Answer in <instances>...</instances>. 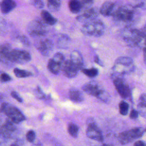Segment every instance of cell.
I'll return each mask as SVG.
<instances>
[{
	"instance_id": "obj_11",
	"label": "cell",
	"mask_w": 146,
	"mask_h": 146,
	"mask_svg": "<svg viewBox=\"0 0 146 146\" xmlns=\"http://www.w3.org/2000/svg\"><path fill=\"white\" fill-rule=\"evenodd\" d=\"M36 47L42 55L47 56L52 51L54 43L49 39H41L36 42Z\"/></svg>"
},
{
	"instance_id": "obj_3",
	"label": "cell",
	"mask_w": 146,
	"mask_h": 146,
	"mask_svg": "<svg viewBox=\"0 0 146 146\" xmlns=\"http://www.w3.org/2000/svg\"><path fill=\"white\" fill-rule=\"evenodd\" d=\"M80 30L84 35L98 37L103 34L104 25L100 21L93 20L85 23Z\"/></svg>"
},
{
	"instance_id": "obj_35",
	"label": "cell",
	"mask_w": 146,
	"mask_h": 146,
	"mask_svg": "<svg viewBox=\"0 0 146 146\" xmlns=\"http://www.w3.org/2000/svg\"><path fill=\"white\" fill-rule=\"evenodd\" d=\"M83 9L90 8L94 3V0H82L80 2Z\"/></svg>"
},
{
	"instance_id": "obj_30",
	"label": "cell",
	"mask_w": 146,
	"mask_h": 146,
	"mask_svg": "<svg viewBox=\"0 0 146 146\" xmlns=\"http://www.w3.org/2000/svg\"><path fill=\"white\" fill-rule=\"evenodd\" d=\"M97 98L105 103H108L110 100V95L108 92L103 90L98 95Z\"/></svg>"
},
{
	"instance_id": "obj_33",
	"label": "cell",
	"mask_w": 146,
	"mask_h": 146,
	"mask_svg": "<svg viewBox=\"0 0 146 146\" xmlns=\"http://www.w3.org/2000/svg\"><path fill=\"white\" fill-rule=\"evenodd\" d=\"M52 59L55 60V61L59 62L60 64H62L64 62V55L60 53V52H56L55 54V55L53 56Z\"/></svg>"
},
{
	"instance_id": "obj_34",
	"label": "cell",
	"mask_w": 146,
	"mask_h": 146,
	"mask_svg": "<svg viewBox=\"0 0 146 146\" xmlns=\"http://www.w3.org/2000/svg\"><path fill=\"white\" fill-rule=\"evenodd\" d=\"M30 2L37 9H42L44 6L43 0H30Z\"/></svg>"
},
{
	"instance_id": "obj_31",
	"label": "cell",
	"mask_w": 146,
	"mask_h": 146,
	"mask_svg": "<svg viewBox=\"0 0 146 146\" xmlns=\"http://www.w3.org/2000/svg\"><path fill=\"white\" fill-rule=\"evenodd\" d=\"M137 110L139 114L142 117L146 118V104L139 102L137 105Z\"/></svg>"
},
{
	"instance_id": "obj_32",
	"label": "cell",
	"mask_w": 146,
	"mask_h": 146,
	"mask_svg": "<svg viewBox=\"0 0 146 146\" xmlns=\"http://www.w3.org/2000/svg\"><path fill=\"white\" fill-rule=\"evenodd\" d=\"M35 137H36V134L35 132L33 130L29 131L26 135V138L27 140L30 143L34 142L35 139Z\"/></svg>"
},
{
	"instance_id": "obj_42",
	"label": "cell",
	"mask_w": 146,
	"mask_h": 146,
	"mask_svg": "<svg viewBox=\"0 0 146 146\" xmlns=\"http://www.w3.org/2000/svg\"><path fill=\"white\" fill-rule=\"evenodd\" d=\"M134 145H135V146H145L146 144L143 141L139 140V141H137L136 142H135L134 143Z\"/></svg>"
},
{
	"instance_id": "obj_1",
	"label": "cell",
	"mask_w": 146,
	"mask_h": 146,
	"mask_svg": "<svg viewBox=\"0 0 146 146\" xmlns=\"http://www.w3.org/2000/svg\"><path fill=\"white\" fill-rule=\"evenodd\" d=\"M124 39L131 47H138L143 50L146 48V32L132 29L125 33Z\"/></svg>"
},
{
	"instance_id": "obj_22",
	"label": "cell",
	"mask_w": 146,
	"mask_h": 146,
	"mask_svg": "<svg viewBox=\"0 0 146 146\" xmlns=\"http://www.w3.org/2000/svg\"><path fill=\"white\" fill-rule=\"evenodd\" d=\"M40 15L43 21L46 25H54L57 22V19L46 10H42L40 13Z\"/></svg>"
},
{
	"instance_id": "obj_4",
	"label": "cell",
	"mask_w": 146,
	"mask_h": 146,
	"mask_svg": "<svg viewBox=\"0 0 146 146\" xmlns=\"http://www.w3.org/2000/svg\"><path fill=\"white\" fill-rule=\"evenodd\" d=\"M0 110L15 124L20 123L26 119L25 115L18 108L7 103H3L1 105Z\"/></svg>"
},
{
	"instance_id": "obj_24",
	"label": "cell",
	"mask_w": 146,
	"mask_h": 146,
	"mask_svg": "<svg viewBox=\"0 0 146 146\" xmlns=\"http://www.w3.org/2000/svg\"><path fill=\"white\" fill-rule=\"evenodd\" d=\"M47 7L52 12H56L60 8V0H47Z\"/></svg>"
},
{
	"instance_id": "obj_16",
	"label": "cell",
	"mask_w": 146,
	"mask_h": 146,
	"mask_svg": "<svg viewBox=\"0 0 146 146\" xmlns=\"http://www.w3.org/2000/svg\"><path fill=\"white\" fill-rule=\"evenodd\" d=\"M11 50V48L9 44H0V62L4 63H10V53Z\"/></svg>"
},
{
	"instance_id": "obj_14",
	"label": "cell",
	"mask_w": 146,
	"mask_h": 146,
	"mask_svg": "<svg viewBox=\"0 0 146 146\" xmlns=\"http://www.w3.org/2000/svg\"><path fill=\"white\" fill-rule=\"evenodd\" d=\"M17 127L15 123L11 121L10 119H7L2 124L1 135L4 137H10L16 131Z\"/></svg>"
},
{
	"instance_id": "obj_17",
	"label": "cell",
	"mask_w": 146,
	"mask_h": 146,
	"mask_svg": "<svg viewBox=\"0 0 146 146\" xmlns=\"http://www.w3.org/2000/svg\"><path fill=\"white\" fill-rule=\"evenodd\" d=\"M70 61L79 70H81L83 65V59L80 53L78 51H73L70 55Z\"/></svg>"
},
{
	"instance_id": "obj_29",
	"label": "cell",
	"mask_w": 146,
	"mask_h": 146,
	"mask_svg": "<svg viewBox=\"0 0 146 146\" xmlns=\"http://www.w3.org/2000/svg\"><path fill=\"white\" fill-rule=\"evenodd\" d=\"M119 112L122 115H126L129 110V105L125 101H121L119 105Z\"/></svg>"
},
{
	"instance_id": "obj_20",
	"label": "cell",
	"mask_w": 146,
	"mask_h": 146,
	"mask_svg": "<svg viewBox=\"0 0 146 146\" xmlns=\"http://www.w3.org/2000/svg\"><path fill=\"white\" fill-rule=\"evenodd\" d=\"M69 97L75 103H80L84 100L83 94L79 90L75 88H71L69 90Z\"/></svg>"
},
{
	"instance_id": "obj_38",
	"label": "cell",
	"mask_w": 146,
	"mask_h": 146,
	"mask_svg": "<svg viewBox=\"0 0 146 146\" xmlns=\"http://www.w3.org/2000/svg\"><path fill=\"white\" fill-rule=\"evenodd\" d=\"M11 96H12V98H13L14 99H15L17 101H18V102L22 103L23 102V99L19 95V94L15 92V91H12L11 92Z\"/></svg>"
},
{
	"instance_id": "obj_43",
	"label": "cell",
	"mask_w": 146,
	"mask_h": 146,
	"mask_svg": "<svg viewBox=\"0 0 146 146\" xmlns=\"http://www.w3.org/2000/svg\"><path fill=\"white\" fill-rule=\"evenodd\" d=\"M143 56H144V61L146 64V48L143 50Z\"/></svg>"
},
{
	"instance_id": "obj_6",
	"label": "cell",
	"mask_w": 146,
	"mask_h": 146,
	"mask_svg": "<svg viewBox=\"0 0 146 146\" xmlns=\"http://www.w3.org/2000/svg\"><path fill=\"white\" fill-rule=\"evenodd\" d=\"M27 31L31 36H43L47 33V27L46 24L43 21L35 19L29 23L27 27Z\"/></svg>"
},
{
	"instance_id": "obj_40",
	"label": "cell",
	"mask_w": 146,
	"mask_h": 146,
	"mask_svg": "<svg viewBox=\"0 0 146 146\" xmlns=\"http://www.w3.org/2000/svg\"><path fill=\"white\" fill-rule=\"evenodd\" d=\"M138 116H139V112H138V111L137 110H132L131 111V113H130V115H129V117L131 119H136V118L138 117Z\"/></svg>"
},
{
	"instance_id": "obj_25",
	"label": "cell",
	"mask_w": 146,
	"mask_h": 146,
	"mask_svg": "<svg viewBox=\"0 0 146 146\" xmlns=\"http://www.w3.org/2000/svg\"><path fill=\"white\" fill-rule=\"evenodd\" d=\"M14 73L15 76L19 78H27L33 75V74L31 72L28 71L27 70H21L18 68H15L14 70Z\"/></svg>"
},
{
	"instance_id": "obj_27",
	"label": "cell",
	"mask_w": 146,
	"mask_h": 146,
	"mask_svg": "<svg viewBox=\"0 0 146 146\" xmlns=\"http://www.w3.org/2000/svg\"><path fill=\"white\" fill-rule=\"evenodd\" d=\"M68 132L69 134L72 136L74 138H76L78 137V133H79V127L78 126L74 124V123H70L68 125Z\"/></svg>"
},
{
	"instance_id": "obj_39",
	"label": "cell",
	"mask_w": 146,
	"mask_h": 146,
	"mask_svg": "<svg viewBox=\"0 0 146 146\" xmlns=\"http://www.w3.org/2000/svg\"><path fill=\"white\" fill-rule=\"evenodd\" d=\"M19 40L20 41L25 45L26 46H29L30 45V42H29V40L28 39V38L25 36V35H22V36H20L19 37Z\"/></svg>"
},
{
	"instance_id": "obj_26",
	"label": "cell",
	"mask_w": 146,
	"mask_h": 146,
	"mask_svg": "<svg viewBox=\"0 0 146 146\" xmlns=\"http://www.w3.org/2000/svg\"><path fill=\"white\" fill-rule=\"evenodd\" d=\"M70 38L68 36L66 35H62L60 38H59L57 44L60 48H66L70 43Z\"/></svg>"
},
{
	"instance_id": "obj_28",
	"label": "cell",
	"mask_w": 146,
	"mask_h": 146,
	"mask_svg": "<svg viewBox=\"0 0 146 146\" xmlns=\"http://www.w3.org/2000/svg\"><path fill=\"white\" fill-rule=\"evenodd\" d=\"M81 71L84 75L90 78H94L98 75V70L94 67L91 68H82Z\"/></svg>"
},
{
	"instance_id": "obj_36",
	"label": "cell",
	"mask_w": 146,
	"mask_h": 146,
	"mask_svg": "<svg viewBox=\"0 0 146 146\" xmlns=\"http://www.w3.org/2000/svg\"><path fill=\"white\" fill-rule=\"evenodd\" d=\"M11 80V76L6 73H2L0 75V82L2 83H6Z\"/></svg>"
},
{
	"instance_id": "obj_15",
	"label": "cell",
	"mask_w": 146,
	"mask_h": 146,
	"mask_svg": "<svg viewBox=\"0 0 146 146\" xmlns=\"http://www.w3.org/2000/svg\"><path fill=\"white\" fill-rule=\"evenodd\" d=\"M62 70L64 75L69 78L76 76L79 71L70 61V59L64 60L62 65Z\"/></svg>"
},
{
	"instance_id": "obj_10",
	"label": "cell",
	"mask_w": 146,
	"mask_h": 146,
	"mask_svg": "<svg viewBox=\"0 0 146 146\" xmlns=\"http://www.w3.org/2000/svg\"><path fill=\"white\" fill-rule=\"evenodd\" d=\"M112 16L117 20L123 22H130L134 17V12L133 9L130 7L121 6L114 11Z\"/></svg>"
},
{
	"instance_id": "obj_13",
	"label": "cell",
	"mask_w": 146,
	"mask_h": 146,
	"mask_svg": "<svg viewBox=\"0 0 146 146\" xmlns=\"http://www.w3.org/2000/svg\"><path fill=\"white\" fill-rule=\"evenodd\" d=\"M98 12L94 8H88L84 9L83 13L76 17V20L80 22H88L95 20L98 17Z\"/></svg>"
},
{
	"instance_id": "obj_2",
	"label": "cell",
	"mask_w": 146,
	"mask_h": 146,
	"mask_svg": "<svg viewBox=\"0 0 146 146\" xmlns=\"http://www.w3.org/2000/svg\"><path fill=\"white\" fill-rule=\"evenodd\" d=\"M133 60L128 56H120L117 58L112 67L115 74L123 75L132 72L134 69Z\"/></svg>"
},
{
	"instance_id": "obj_18",
	"label": "cell",
	"mask_w": 146,
	"mask_h": 146,
	"mask_svg": "<svg viewBox=\"0 0 146 146\" xmlns=\"http://www.w3.org/2000/svg\"><path fill=\"white\" fill-rule=\"evenodd\" d=\"M115 9V4L111 1L105 2L100 9V13L104 16L112 15Z\"/></svg>"
},
{
	"instance_id": "obj_37",
	"label": "cell",
	"mask_w": 146,
	"mask_h": 146,
	"mask_svg": "<svg viewBox=\"0 0 146 146\" xmlns=\"http://www.w3.org/2000/svg\"><path fill=\"white\" fill-rule=\"evenodd\" d=\"M35 96L39 99H43L45 97V95L39 87H38L35 91Z\"/></svg>"
},
{
	"instance_id": "obj_7",
	"label": "cell",
	"mask_w": 146,
	"mask_h": 146,
	"mask_svg": "<svg viewBox=\"0 0 146 146\" xmlns=\"http://www.w3.org/2000/svg\"><path fill=\"white\" fill-rule=\"evenodd\" d=\"M144 130L142 128H134L119 133L118 140L121 144H127L141 137L144 134Z\"/></svg>"
},
{
	"instance_id": "obj_5",
	"label": "cell",
	"mask_w": 146,
	"mask_h": 146,
	"mask_svg": "<svg viewBox=\"0 0 146 146\" xmlns=\"http://www.w3.org/2000/svg\"><path fill=\"white\" fill-rule=\"evenodd\" d=\"M112 79L115 88L120 96L124 99H130L131 97V89L121 77V75L115 74L112 75Z\"/></svg>"
},
{
	"instance_id": "obj_23",
	"label": "cell",
	"mask_w": 146,
	"mask_h": 146,
	"mask_svg": "<svg viewBox=\"0 0 146 146\" xmlns=\"http://www.w3.org/2000/svg\"><path fill=\"white\" fill-rule=\"evenodd\" d=\"M68 7L71 13L77 14L82 9L81 2L79 0H70L68 2Z\"/></svg>"
},
{
	"instance_id": "obj_12",
	"label": "cell",
	"mask_w": 146,
	"mask_h": 146,
	"mask_svg": "<svg viewBox=\"0 0 146 146\" xmlns=\"http://www.w3.org/2000/svg\"><path fill=\"white\" fill-rule=\"evenodd\" d=\"M82 90L87 94L97 98L104 89L96 82L92 81L84 84L82 87Z\"/></svg>"
},
{
	"instance_id": "obj_8",
	"label": "cell",
	"mask_w": 146,
	"mask_h": 146,
	"mask_svg": "<svg viewBox=\"0 0 146 146\" xmlns=\"http://www.w3.org/2000/svg\"><path fill=\"white\" fill-rule=\"evenodd\" d=\"M87 136L91 139L98 141L99 142H102L103 141V135L95 120L93 118H88L87 120Z\"/></svg>"
},
{
	"instance_id": "obj_19",
	"label": "cell",
	"mask_w": 146,
	"mask_h": 146,
	"mask_svg": "<svg viewBox=\"0 0 146 146\" xmlns=\"http://www.w3.org/2000/svg\"><path fill=\"white\" fill-rule=\"evenodd\" d=\"M17 6L14 0H2L0 3L1 11L3 14H6L12 11Z\"/></svg>"
},
{
	"instance_id": "obj_9",
	"label": "cell",
	"mask_w": 146,
	"mask_h": 146,
	"mask_svg": "<svg viewBox=\"0 0 146 146\" xmlns=\"http://www.w3.org/2000/svg\"><path fill=\"white\" fill-rule=\"evenodd\" d=\"M31 56L29 52L21 49H11L10 53V63L25 64L30 62Z\"/></svg>"
},
{
	"instance_id": "obj_41",
	"label": "cell",
	"mask_w": 146,
	"mask_h": 146,
	"mask_svg": "<svg viewBox=\"0 0 146 146\" xmlns=\"http://www.w3.org/2000/svg\"><path fill=\"white\" fill-rule=\"evenodd\" d=\"M139 100H140L139 102H141L146 104V94H143L141 95Z\"/></svg>"
},
{
	"instance_id": "obj_44",
	"label": "cell",
	"mask_w": 146,
	"mask_h": 146,
	"mask_svg": "<svg viewBox=\"0 0 146 146\" xmlns=\"http://www.w3.org/2000/svg\"><path fill=\"white\" fill-rule=\"evenodd\" d=\"M1 128H2V124L1 123V120H0V135H1Z\"/></svg>"
},
{
	"instance_id": "obj_21",
	"label": "cell",
	"mask_w": 146,
	"mask_h": 146,
	"mask_svg": "<svg viewBox=\"0 0 146 146\" xmlns=\"http://www.w3.org/2000/svg\"><path fill=\"white\" fill-rule=\"evenodd\" d=\"M62 64L59 63V62L55 61L52 58H51L48 60L47 67L48 70L51 73H52L53 74L57 75L60 71L61 68L62 67Z\"/></svg>"
}]
</instances>
